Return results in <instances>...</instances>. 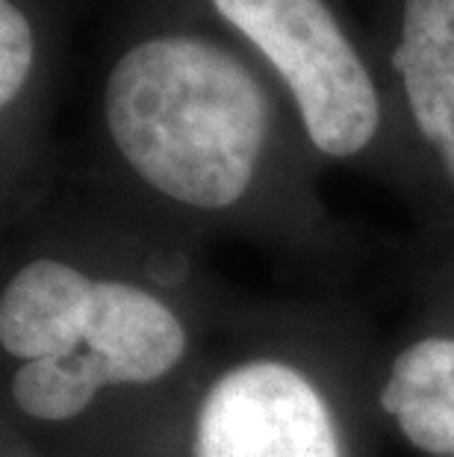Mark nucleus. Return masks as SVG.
I'll return each instance as SVG.
<instances>
[{"instance_id": "obj_1", "label": "nucleus", "mask_w": 454, "mask_h": 457, "mask_svg": "<svg viewBox=\"0 0 454 457\" xmlns=\"http://www.w3.org/2000/svg\"><path fill=\"white\" fill-rule=\"evenodd\" d=\"M212 316L183 254L33 245L0 284L6 422L51 449L180 381Z\"/></svg>"}, {"instance_id": "obj_2", "label": "nucleus", "mask_w": 454, "mask_h": 457, "mask_svg": "<svg viewBox=\"0 0 454 457\" xmlns=\"http://www.w3.org/2000/svg\"><path fill=\"white\" fill-rule=\"evenodd\" d=\"M375 360L340 319L268 313L212 328L189 372L47 457H378ZM38 449V445H36Z\"/></svg>"}, {"instance_id": "obj_3", "label": "nucleus", "mask_w": 454, "mask_h": 457, "mask_svg": "<svg viewBox=\"0 0 454 457\" xmlns=\"http://www.w3.org/2000/svg\"><path fill=\"white\" fill-rule=\"evenodd\" d=\"M280 98L219 38L151 33L106 71L101 133L124 178L180 225H266L284 160Z\"/></svg>"}, {"instance_id": "obj_4", "label": "nucleus", "mask_w": 454, "mask_h": 457, "mask_svg": "<svg viewBox=\"0 0 454 457\" xmlns=\"http://www.w3.org/2000/svg\"><path fill=\"white\" fill-rule=\"evenodd\" d=\"M254 51L316 157H366L386 128V89L327 0H210Z\"/></svg>"}, {"instance_id": "obj_5", "label": "nucleus", "mask_w": 454, "mask_h": 457, "mask_svg": "<svg viewBox=\"0 0 454 457\" xmlns=\"http://www.w3.org/2000/svg\"><path fill=\"white\" fill-rule=\"evenodd\" d=\"M428 313L375 360L384 431L419 457H454V266Z\"/></svg>"}, {"instance_id": "obj_6", "label": "nucleus", "mask_w": 454, "mask_h": 457, "mask_svg": "<svg viewBox=\"0 0 454 457\" xmlns=\"http://www.w3.org/2000/svg\"><path fill=\"white\" fill-rule=\"evenodd\" d=\"M390 71L425 171L454 210V0H401Z\"/></svg>"}, {"instance_id": "obj_7", "label": "nucleus", "mask_w": 454, "mask_h": 457, "mask_svg": "<svg viewBox=\"0 0 454 457\" xmlns=\"http://www.w3.org/2000/svg\"><path fill=\"white\" fill-rule=\"evenodd\" d=\"M36 68V33L15 0H0V110L4 119L21 104Z\"/></svg>"}, {"instance_id": "obj_8", "label": "nucleus", "mask_w": 454, "mask_h": 457, "mask_svg": "<svg viewBox=\"0 0 454 457\" xmlns=\"http://www.w3.org/2000/svg\"><path fill=\"white\" fill-rule=\"evenodd\" d=\"M6 457H47L42 449H36L30 440H24L21 434L6 431Z\"/></svg>"}]
</instances>
